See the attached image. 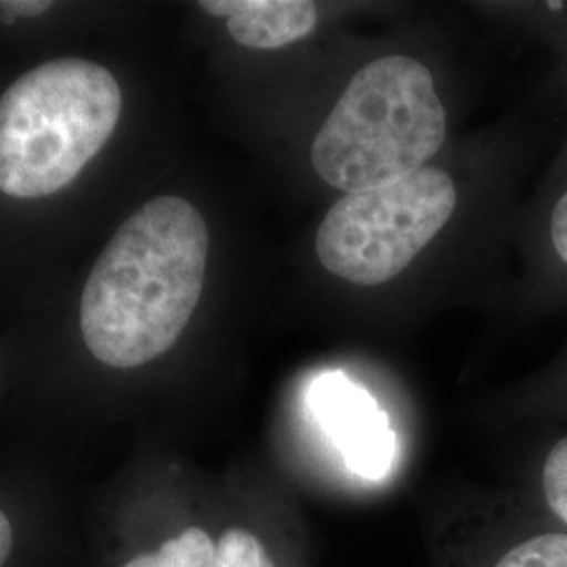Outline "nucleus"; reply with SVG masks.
Wrapping results in <instances>:
<instances>
[{
    "mask_svg": "<svg viewBox=\"0 0 567 567\" xmlns=\"http://www.w3.org/2000/svg\"><path fill=\"white\" fill-rule=\"evenodd\" d=\"M215 567H276V564L252 532L231 527L217 543Z\"/></svg>",
    "mask_w": 567,
    "mask_h": 567,
    "instance_id": "obj_9",
    "label": "nucleus"
},
{
    "mask_svg": "<svg viewBox=\"0 0 567 567\" xmlns=\"http://www.w3.org/2000/svg\"><path fill=\"white\" fill-rule=\"evenodd\" d=\"M0 7L4 11L16 13V16L30 18V16H39V13H44L47 9H51V2H2Z\"/></svg>",
    "mask_w": 567,
    "mask_h": 567,
    "instance_id": "obj_13",
    "label": "nucleus"
},
{
    "mask_svg": "<svg viewBox=\"0 0 567 567\" xmlns=\"http://www.w3.org/2000/svg\"><path fill=\"white\" fill-rule=\"evenodd\" d=\"M13 540H16V534H13V524L9 519V515L0 508V567L7 564L11 550H13Z\"/></svg>",
    "mask_w": 567,
    "mask_h": 567,
    "instance_id": "obj_12",
    "label": "nucleus"
},
{
    "mask_svg": "<svg viewBox=\"0 0 567 567\" xmlns=\"http://www.w3.org/2000/svg\"><path fill=\"white\" fill-rule=\"evenodd\" d=\"M540 484L548 508L567 526V435L548 450Z\"/></svg>",
    "mask_w": 567,
    "mask_h": 567,
    "instance_id": "obj_10",
    "label": "nucleus"
},
{
    "mask_svg": "<svg viewBox=\"0 0 567 567\" xmlns=\"http://www.w3.org/2000/svg\"><path fill=\"white\" fill-rule=\"evenodd\" d=\"M447 116L425 63L389 55L365 63L322 122L311 164L347 194L398 182L446 142Z\"/></svg>",
    "mask_w": 567,
    "mask_h": 567,
    "instance_id": "obj_3",
    "label": "nucleus"
},
{
    "mask_svg": "<svg viewBox=\"0 0 567 567\" xmlns=\"http://www.w3.org/2000/svg\"><path fill=\"white\" fill-rule=\"evenodd\" d=\"M210 234L183 196L137 206L103 246L82 286L79 330L89 355L137 370L182 339L203 299Z\"/></svg>",
    "mask_w": 567,
    "mask_h": 567,
    "instance_id": "obj_1",
    "label": "nucleus"
},
{
    "mask_svg": "<svg viewBox=\"0 0 567 567\" xmlns=\"http://www.w3.org/2000/svg\"><path fill=\"white\" fill-rule=\"evenodd\" d=\"M494 567H567V534L532 536L505 553Z\"/></svg>",
    "mask_w": 567,
    "mask_h": 567,
    "instance_id": "obj_8",
    "label": "nucleus"
},
{
    "mask_svg": "<svg viewBox=\"0 0 567 567\" xmlns=\"http://www.w3.org/2000/svg\"><path fill=\"white\" fill-rule=\"evenodd\" d=\"M217 543L203 527H185L152 553H142L122 567H215Z\"/></svg>",
    "mask_w": 567,
    "mask_h": 567,
    "instance_id": "obj_7",
    "label": "nucleus"
},
{
    "mask_svg": "<svg viewBox=\"0 0 567 567\" xmlns=\"http://www.w3.org/2000/svg\"><path fill=\"white\" fill-rule=\"evenodd\" d=\"M456 204V185L435 166L381 187L344 194L318 227V259L344 282H389L444 229Z\"/></svg>",
    "mask_w": 567,
    "mask_h": 567,
    "instance_id": "obj_4",
    "label": "nucleus"
},
{
    "mask_svg": "<svg viewBox=\"0 0 567 567\" xmlns=\"http://www.w3.org/2000/svg\"><path fill=\"white\" fill-rule=\"evenodd\" d=\"M545 229L555 265L567 271V185L550 204Z\"/></svg>",
    "mask_w": 567,
    "mask_h": 567,
    "instance_id": "obj_11",
    "label": "nucleus"
},
{
    "mask_svg": "<svg viewBox=\"0 0 567 567\" xmlns=\"http://www.w3.org/2000/svg\"><path fill=\"white\" fill-rule=\"evenodd\" d=\"M311 405L344 463L365 480L385 477L393 461V433L383 410L343 374L322 377L311 389Z\"/></svg>",
    "mask_w": 567,
    "mask_h": 567,
    "instance_id": "obj_5",
    "label": "nucleus"
},
{
    "mask_svg": "<svg viewBox=\"0 0 567 567\" xmlns=\"http://www.w3.org/2000/svg\"><path fill=\"white\" fill-rule=\"evenodd\" d=\"M124 95L89 58L34 65L0 95V194L37 203L65 192L112 142Z\"/></svg>",
    "mask_w": 567,
    "mask_h": 567,
    "instance_id": "obj_2",
    "label": "nucleus"
},
{
    "mask_svg": "<svg viewBox=\"0 0 567 567\" xmlns=\"http://www.w3.org/2000/svg\"><path fill=\"white\" fill-rule=\"evenodd\" d=\"M204 13L221 18L227 32L246 49L274 51L301 41L318 25V4L311 0H204Z\"/></svg>",
    "mask_w": 567,
    "mask_h": 567,
    "instance_id": "obj_6",
    "label": "nucleus"
}]
</instances>
